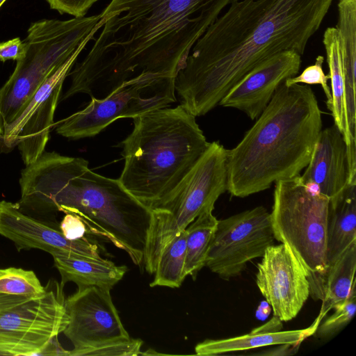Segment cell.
Instances as JSON below:
<instances>
[{"label": "cell", "mask_w": 356, "mask_h": 356, "mask_svg": "<svg viewBox=\"0 0 356 356\" xmlns=\"http://www.w3.org/2000/svg\"><path fill=\"white\" fill-rule=\"evenodd\" d=\"M6 0H0V8L1 7V6L4 3V2L6 1Z\"/></svg>", "instance_id": "cell-36"}, {"label": "cell", "mask_w": 356, "mask_h": 356, "mask_svg": "<svg viewBox=\"0 0 356 356\" xmlns=\"http://www.w3.org/2000/svg\"><path fill=\"white\" fill-rule=\"evenodd\" d=\"M356 241L327 268L323 280L322 305L312 326L318 325L334 305L346 300L355 287Z\"/></svg>", "instance_id": "cell-22"}, {"label": "cell", "mask_w": 356, "mask_h": 356, "mask_svg": "<svg viewBox=\"0 0 356 356\" xmlns=\"http://www.w3.org/2000/svg\"><path fill=\"white\" fill-rule=\"evenodd\" d=\"M134 119L122 142L124 163L118 179L149 211L179 184L209 147L195 116L182 105Z\"/></svg>", "instance_id": "cell-5"}, {"label": "cell", "mask_w": 356, "mask_h": 356, "mask_svg": "<svg viewBox=\"0 0 356 356\" xmlns=\"http://www.w3.org/2000/svg\"><path fill=\"white\" fill-rule=\"evenodd\" d=\"M89 41L83 42L42 83L0 138V152L8 153L17 147L24 163L28 165L45 151L51 129L54 125V113L63 84Z\"/></svg>", "instance_id": "cell-12"}, {"label": "cell", "mask_w": 356, "mask_h": 356, "mask_svg": "<svg viewBox=\"0 0 356 356\" xmlns=\"http://www.w3.org/2000/svg\"><path fill=\"white\" fill-rule=\"evenodd\" d=\"M309 85L283 82L241 140L227 149V191L245 197L300 175L323 127Z\"/></svg>", "instance_id": "cell-4"}, {"label": "cell", "mask_w": 356, "mask_h": 356, "mask_svg": "<svg viewBox=\"0 0 356 356\" xmlns=\"http://www.w3.org/2000/svg\"><path fill=\"white\" fill-rule=\"evenodd\" d=\"M330 198L300 175L275 183L270 212L275 239L286 245L309 274L310 295L321 300L327 270Z\"/></svg>", "instance_id": "cell-7"}, {"label": "cell", "mask_w": 356, "mask_h": 356, "mask_svg": "<svg viewBox=\"0 0 356 356\" xmlns=\"http://www.w3.org/2000/svg\"><path fill=\"white\" fill-rule=\"evenodd\" d=\"M341 53L344 103L351 134L356 131V0H339L337 26Z\"/></svg>", "instance_id": "cell-20"}, {"label": "cell", "mask_w": 356, "mask_h": 356, "mask_svg": "<svg viewBox=\"0 0 356 356\" xmlns=\"http://www.w3.org/2000/svg\"><path fill=\"white\" fill-rule=\"evenodd\" d=\"M332 309L333 314L321 321L313 335L322 339H329L352 320L356 310L355 287L346 300L334 305Z\"/></svg>", "instance_id": "cell-27"}, {"label": "cell", "mask_w": 356, "mask_h": 356, "mask_svg": "<svg viewBox=\"0 0 356 356\" xmlns=\"http://www.w3.org/2000/svg\"><path fill=\"white\" fill-rule=\"evenodd\" d=\"M58 337L52 339L37 355H68L70 350L64 349L57 339Z\"/></svg>", "instance_id": "cell-33"}, {"label": "cell", "mask_w": 356, "mask_h": 356, "mask_svg": "<svg viewBox=\"0 0 356 356\" xmlns=\"http://www.w3.org/2000/svg\"><path fill=\"white\" fill-rule=\"evenodd\" d=\"M323 42L329 67L332 102L328 110L334 124L342 133L348 148L356 147V141L351 138L346 119L344 103L343 69L337 30L328 27L324 32Z\"/></svg>", "instance_id": "cell-23"}, {"label": "cell", "mask_w": 356, "mask_h": 356, "mask_svg": "<svg viewBox=\"0 0 356 356\" xmlns=\"http://www.w3.org/2000/svg\"><path fill=\"white\" fill-rule=\"evenodd\" d=\"M332 0H237L192 47L175 91L194 116L207 114L247 73L284 51L302 56Z\"/></svg>", "instance_id": "cell-2"}, {"label": "cell", "mask_w": 356, "mask_h": 356, "mask_svg": "<svg viewBox=\"0 0 356 356\" xmlns=\"http://www.w3.org/2000/svg\"><path fill=\"white\" fill-rule=\"evenodd\" d=\"M50 8L60 14H68L74 17H84L92 6L98 0H45Z\"/></svg>", "instance_id": "cell-30"}, {"label": "cell", "mask_w": 356, "mask_h": 356, "mask_svg": "<svg viewBox=\"0 0 356 356\" xmlns=\"http://www.w3.org/2000/svg\"><path fill=\"white\" fill-rule=\"evenodd\" d=\"M226 191L227 149L213 141L179 184L150 211L143 256L149 274L154 273L161 248L200 213L213 210Z\"/></svg>", "instance_id": "cell-8"}, {"label": "cell", "mask_w": 356, "mask_h": 356, "mask_svg": "<svg viewBox=\"0 0 356 356\" xmlns=\"http://www.w3.org/2000/svg\"><path fill=\"white\" fill-rule=\"evenodd\" d=\"M45 289L33 270L15 267L0 269V293L33 297Z\"/></svg>", "instance_id": "cell-26"}, {"label": "cell", "mask_w": 356, "mask_h": 356, "mask_svg": "<svg viewBox=\"0 0 356 356\" xmlns=\"http://www.w3.org/2000/svg\"><path fill=\"white\" fill-rule=\"evenodd\" d=\"M0 235L13 242L18 251L38 249L52 257L78 254L100 257L98 245L84 237L67 239L49 224L24 213L17 203L0 201Z\"/></svg>", "instance_id": "cell-16"}, {"label": "cell", "mask_w": 356, "mask_h": 356, "mask_svg": "<svg viewBox=\"0 0 356 356\" xmlns=\"http://www.w3.org/2000/svg\"><path fill=\"white\" fill-rule=\"evenodd\" d=\"M355 241L356 184H349L339 194L330 198L327 227V268Z\"/></svg>", "instance_id": "cell-21"}, {"label": "cell", "mask_w": 356, "mask_h": 356, "mask_svg": "<svg viewBox=\"0 0 356 356\" xmlns=\"http://www.w3.org/2000/svg\"><path fill=\"white\" fill-rule=\"evenodd\" d=\"M323 61L324 57L323 56H318L314 64L306 67L300 75L286 79L284 83L286 86L296 83L321 85L326 96V105L327 109H329L332 102L330 88L327 85L330 76L329 74H325L323 71Z\"/></svg>", "instance_id": "cell-28"}, {"label": "cell", "mask_w": 356, "mask_h": 356, "mask_svg": "<svg viewBox=\"0 0 356 356\" xmlns=\"http://www.w3.org/2000/svg\"><path fill=\"white\" fill-rule=\"evenodd\" d=\"M143 341L132 339L108 343L102 346L86 350L83 356H132L139 355Z\"/></svg>", "instance_id": "cell-29"}, {"label": "cell", "mask_w": 356, "mask_h": 356, "mask_svg": "<svg viewBox=\"0 0 356 356\" xmlns=\"http://www.w3.org/2000/svg\"><path fill=\"white\" fill-rule=\"evenodd\" d=\"M31 298L32 297L10 296L0 293V311L13 307L28 300Z\"/></svg>", "instance_id": "cell-34"}, {"label": "cell", "mask_w": 356, "mask_h": 356, "mask_svg": "<svg viewBox=\"0 0 356 356\" xmlns=\"http://www.w3.org/2000/svg\"><path fill=\"white\" fill-rule=\"evenodd\" d=\"M186 230L176 234L159 252L155 263L154 280L149 286L179 287L185 273Z\"/></svg>", "instance_id": "cell-25"}, {"label": "cell", "mask_w": 356, "mask_h": 356, "mask_svg": "<svg viewBox=\"0 0 356 356\" xmlns=\"http://www.w3.org/2000/svg\"><path fill=\"white\" fill-rule=\"evenodd\" d=\"M52 257L63 287L72 282L78 288L94 286L111 291L127 271V266H117L101 257L66 254Z\"/></svg>", "instance_id": "cell-19"}, {"label": "cell", "mask_w": 356, "mask_h": 356, "mask_svg": "<svg viewBox=\"0 0 356 356\" xmlns=\"http://www.w3.org/2000/svg\"><path fill=\"white\" fill-rule=\"evenodd\" d=\"M275 240L270 213L262 206L218 220L205 266L228 280L261 257Z\"/></svg>", "instance_id": "cell-11"}, {"label": "cell", "mask_w": 356, "mask_h": 356, "mask_svg": "<svg viewBox=\"0 0 356 356\" xmlns=\"http://www.w3.org/2000/svg\"><path fill=\"white\" fill-rule=\"evenodd\" d=\"M63 286L49 282L45 291L0 311V355H37L69 323Z\"/></svg>", "instance_id": "cell-10"}, {"label": "cell", "mask_w": 356, "mask_h": 356, "mask_svg": "<svg viewBox=\"0 0 356 356\" xmlns=\"http://www.w3.org/2000/svg\"><path fill=\"white\" fill-rule=\"evenodd\" d=\"M69 323L63 332L73 346L70 356L131 337L124 327L109 290L79 287L65 298Z\"/></svg>", "instance_id": "cell-13"}, {"label": "cell", "mask_w": 356, "mask_h": 356, "mask_svg": "<svg viewBox=\"0 0 356 356\" xmlns=\"http://www.w3.org/2000/svg\"><path fill=\"white\" fill-rule=\"evenodd\" d=\"M59 229L68 240L76 241L84 238L88 231L86 225L76 214L66 212L63 216Z\"/></svg>", "instance_id": "cell-31"}, {"label": "cell", "mask_w": 356, "mask_h": 356, "mask_svg": "<svg viewBox=\"0 0 356 356\" xmlns=\"http://www.w3.org/2000/svg\"><path fill=\"white\" fill-rule=\"evenodd\" d=\"M236 1L111 0L61 99L78 93L101 99L135 79L176 77L195 42Z\"/></svg>", "instance_id": "cell-1"}, {"label": "cell", "mask_w": 356, "mask_h": 356, "mask_svg": "<svg viewBox=\"0 0 356 356\" xmlns=\"http://www.w3.org/2000/svg\"><path fill=\"white\" fill-rule=\"evenodd\" d=\"M19 186L20 209L75 213L88 230L141 264L151 211L118 179L93 172L83 158L44 151L22 170Z\"/></svg>", "instance_id": "cell-3"}, {"label": "cell", "mask_w": 356, "mask_h": 356, "mask_svg": "<svg viewBox=\"0 0 356 356\" xmlns=\"http://www.w3.org/2000/svg\"><path fill=\"white\" fill-rule=\"evenodd\" d=\"M300 179L303 184L316 186L321 193L329 198L351 184L347 145L334 124L321 129Z\"/></svg>", "instance_id": "cell-17"}, {"label": "cell", "mask_w": 356, "mask_h": 356, "mask_svg": "<svg viewBox=\"0 0 356 356\" xmlns=\"http://www.w3.org/2000/svg\"><path fill=\"white\" fill-rule=\"evenodd\" d=\"M257 264V285L273 316L294 318L310 296L309 274L284 243L269 246Z\"/></svg>", "instance_id": "cell-14"}, {"label": "cell", "mask_w": 356, "mask_h": 356, "mask_svg": "<svg viewBox=\"0 0 356 356\" xmlns=\"http://www.w3.org/2000/svg\"><path fill=\"white\" fill-rule=\"evenodd\" d=\"M100 15L67 20L43 19L31 24L24 58L0 88V138L42 83L99 29Z\"/></svg>", "instance_id": "cell-6"}, {"label": "cell", "mask_w": 356, "mask_h": 356, "mask_svg": "<svg viewBox=\"0 0 356 356\" xmlns=\"http://www.w3.org/2000/svg\"><path fill=\"white\" fill-rule=\"evenodd\" d=\"M282 327V321L273 316L268 322L252 330L250 333L227 339H206L196 345L195 354L216 355L272 345L301 344L316 330L312 325L302 330L283 331Z\"/></svg>", "instance_id": "cell-18"}, {"label": "cell", "mask_w": 356, "mask_h": 356, "mask_svg": "<svg viewBox=\"0 0 356 356\" xmlns=\"http://www.w3.org/2000/svg\"><path fill=\"white\" fill-rule=\"evenodd\" d=\"M208 209L200 213L185 229V273L195 280L205 266L209 245L217 227L218 220Z\"/></svg>", "instance_id": "cell-24"}, {"label": "cell", "mask_w": 356, "mask_h": 356, "mask_svg": "<svg viewBox=\"0 0 356 356\" xmlns=\"http://www.w3.org/2000/svg\"><path fill=\"white\" fill-rule=\"evenodd\" d=\"M300 343H284L280 344L279 346L261 355H288L296 353Z\"/></svg>", "instance_id": "cell-35"}, {"label": "cell", "mask_w": 356, "mask_h": 356, "mask_svg": "<svg viewBox=\"0 0 356 356\" xmlns=\"http://www.w3.org/2000/svg\"><path fill=\"white\" fill-rule=\"evenodd\" d=\"M176 77L135 79L103 99L91 98L82 110L54 124L58 134L70 139L93 137L119 118H134L176 102Z\"/></svg>", "instance_id": "cell-9"}, {"label": "cell", "mask_w": 356, "mask_h": 356, "mask_svg": "<svg viewBox=\"0 0 356 356\" xmlns=\"http://www.w3.org/2000/svg\"><path fill=\"white\" fill-rule=\"evenodd\" d=\"M301 56L293 51L277 53L247 73L223 97L218 105L245 113L257 119L271 100L278 87L299 72Z\"/></svg>", "instance_id": "cell-15"}, {"label": "cell", "mask_w": 356, "mask_h": 356, "mask_svg": "<svg viewBox=\"0 0 356 356\" xmlns=\"http://www.w3.org/2000/svg\"><path fill=\"white\" fill-rule=\"evenodd\" d=\"M28 49L26 42L19 38H15L8 41L0 42V60H19L26 56Z\"/></svg>", "instance_id": "cell-32"}]
</instances>
